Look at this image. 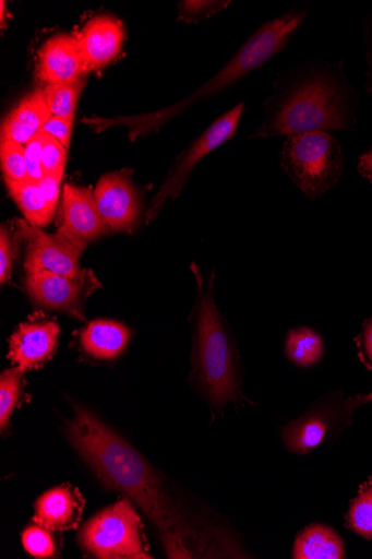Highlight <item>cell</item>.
I'll list each match as a JSON object with an SVG mask.
<instances>
[{
    "label": "cell",
    "mask_w": 372,
    "mask_h": 559,
    "mask_svg": "<svg viewBox=\"0 0 372 559\" xmlns=\"http://www.w3.org/2000/svg\"><path fill=\"white\" fill-rule=\"evenodd\" d=\"M308 16V9H292L269 22L263 23L214 78H211L191 95L173 106L135 117L94 118L85 119L83 122L95 129L96 132L115 126H124L129 128L131 140L157 131L199 104V102L224 92L284 52Z\"/></svg>",
    "instance_id": "3"
},
{
    "label": "cell",
    "mask_w": 372,
    "mask_h": 559,
    "mask_svg": "<svg viewBox=\"0 0 372 559\" xmlns=\"http://www.w3.org/2000/svg\"><path fill=\"white\" fill-rule=\"evenodd\" d=\"M85 78L73 84H51L43 90L44 98L52 117L74 119L79 96Z\"/></svg>",
    "instance_id": "22"
},
{
    "label": "cell",
    "mask_w": 372,
    "mask_h": 559,
    "mask_svg": "<svg viewBox=\"0 0 372 559\" xmlns=\"http://www.w3.org/2000/svg\"><path fill=\"white\" fill-rule=\"evenodd\" d=\"M346 546L331 526L311 524L302 530L293 544V559H343Z\"/></svg>",
    "instance_id": "19"
},
{
    "label": "cell",
    "mask_w": 372,
    "mask_h": 559,
    "mask_svg": "<svg viewBox=\"0 0 372 559\" xmlns=\"http://www.w3.org/2000/svg\"><path fill=\"white\" fill-rule=\"evenodd\" d=\"M197 281L195 340L193 365L197 382L215 405L225 406L240 395L236 355L223 319L218 312L214 293L205 290L202 276L192 266Z\"/></svg>",
    "instance_id": "4"
},
{
    "label": "cell",
    "mask_w": 372,
    "mask_h": 559,
    "mask_svg": "<svg viewBox=\"0 0 372 559\" xmlns=\"http://www.w3.org/2000/svg\"><path fill=\"white\" fill-rule=\"evenodd\" d=\"M10 194L25 216L36 228L47 226L55 217L58 203L52 201L38 182L5 179Z\"/></svg>",
    "instance_id": "20"
},
{
    "label": "cell",
    "mask_w": 372,
    "mask_h": 559,
    "mask_svg": "<svg viewBox=\"0 0 372 559\" xmlns=\"http://www.w3.org/2000/svg\"><path fill=\"white\" fill-rule=\"evenodd\" d=\"M99 286L91 271H82L75 278L50 273H34L27 274L26 280L28 294L41 307L69 313L79 320H84V301Z\"/></svg>",
    "instance_id": "9"
},
{
    "label": "cell",
    "mask_w": 372,
    "mask_h": 559,
    "mask_svg": "<svg viewBox=\"0 0 372 559\" xmlns=\"http://www.w3.org/2000/svg\"><path fill=\"white\" fill-rule=\"evenodd\" d=\"M10 231L7 227L0 228V283L5 284L11 280L13 255Z\"/></svg>",
    "instance_id": "31"
},
{
    "label": "cell",
    "mask_w": 372,
    "mask_h": 559,
    "mask_svg": "<svg viewBox=\"0 0 372 559\" xmlns=\"http://www.w3.org/2000/svg\"><path fill=\"white\" fill-rule=\"evenodd\" d=\"M25 146L28 178L32 182H39L44 177L41 167V136L38 133Z\"/></svg>",
    "instance_id": "29"
},
{
    "label": "cell",
    "mask_w": 372,
    "mask_h": 559,
    "mask_svg": "<svg viewBox=\"0 0 372 559\" xmlns=\"http://www.w3.org/2000/svg\"><path fill=\"white\" fill-rule=\"evenodd\" d=\"M41 136V167L45 177L63 178L68 148L57 139L40 132Z\"/></svg>",
    "instance_id": "24"
},
{
    "label": "cell",
    "mask_w": 372,
    "mask_h": 559,
    "mask_svg": "<svg viewBox=\"0 0 372 559\" xmlns=\"http://www.w3.org/2000/svg\"><path fill=\"white\" fill-rule=\"evenodd\" d=\"M364 43H365V61L368 71L365 74L364 91L367 94H372V14L368 19L364 26Z\"/></svg>",
    "instance_id": "32"
},
{
    "label": "cell",
    "mask_w": 372,
    "mask_h": 559,
    "mask_svg": "<svg viewBox=\"0 0 372 559\" xmlns=\"http://www.w3.org/2000/svg\"><path fill=\"white\" fill-rule=\"evenodd\" d=\"M362 346L367 358L372 364V319H369L363 324Z\"/></svg>",
    "instance_id": "34"
},
{
    "label": "cell",
    "mask_w": 372,
    "mask_h": 559,
    "mask_svg": "<svg viewBox=\"0 0 372 559\" xmlns=\"http://www.w3.org/2000/svg\"><path fill=\"white\" fill-rule=\"evenodd\" d=\"M83 507L84 500L76 490L69 486L57 487L37 499L34 522L57 532L75 528Z\"/></svg>",
    "instance_id": "16"
},
{
    "label": "cell",
    "mask_w": 372,
    "mask_h": 559,
    "mask_svg": "<svg viewBox=\"0 0 372 559\" xmlns=\"http://www.w3.org/2000/svg\"><path fill=\"white\" fill-rule=\"evenodd\" d=\"M359 104L360 94L348 80L344 62L305 61L276 74L253 138L355 131Z\"/></svg>",
    "instance_id": "2"
},
{
    "label": "cell",
    "mask_w": 372,
    "mask_h": 559,
    "mask_svg": "<svg viewBox=\"0 0 372 559\" xmlns=\"http://www.w3.org/2000/svg\"><path fill=\"white\" fill-rule=\"evenodd\" d=\"M0 160L5 179L14 181H29L25 146L13 140H2Z\"/></svg>",
    "instance_id": "25"
},
{
    "label": "cell",
    "mask_w": 372,
    "mask_h": 559,
    "mask_svg": "<svg viewBox=\"0 0 372 559\" xmlns=\"http://www.w3.org/2000/svg\"><path fill=\"white\" fill-rule=\"evenodd\" d=\"M79 542L98 558H152L146 552L141 519L129 499L92 518L81 530Z\"/></svg>",
    "instance_id": "6"
},
{
    "label": "cell",
    "mask_w": 372,
    "mask_h": 559,
    "mask_svg": "<svg viewBox=\"0 0 372 559\" xmlns=\"http://www.w3.org/2000/svg\"><path fill=\"white\" fill-rule=\"evenodd\" d=\"M74 119L50 117L41 132L57 139L67 148L70 147Z\"/></svg>",
    "instance_id": "30"
},
{
    "label": "cell",
    "mask_w": 372,
    "mask_h": 559,
    "mask_svg": "<svg viewBox=\"0 0 372 559\" xmlns=\"http://www.w3.org/2000/svg\"><path fill=\"white\" fill-rule=\"evenodd\" d=\"M50 117L43 90L36 91L26 96L5 119L2 140H13L26 145L41 132Z\"/></svg>",
    "instance_id": "17"
},
{
    "label": "cell",
    "mask_w": 372,
    "mask_h": 559,
    "mask_svg": "<svg viewBox=\"0 0 372 559\" xmlns=\"http://www.w3.org/2000/svg\"><path fill=\"white\" fill-rule=\"evenodd\" d=\"M347 521L353 532L372 539V478L361 485L350 504Z\"/></svg>",
    "instance_id": "23"
},
{
    "label": "cell",
    "mask_w": 372,
    "mask_h": 559,
    "mask_svg": "<svg viewBox=\"0 0 372 559\" xmlns=\"http://www.w3.org/2000/svg\"><path fill=\"white\" fill-rule=\"evenodd\" d=\"M0 12H2V19H0V20H2V24L4 25V23H5V17L4 16H5V13H7L5 12V2L0 3Z\"/></svg>",
    "instance_id": "35"
},
{
    "label": "cell",
    "mask_w": 372,
    "mask_h": 559,
    "mask_svg": "<svg viewBox=\"0 0 372 559\" xmlns=\"http://www.w3.org/2000/svg\"><path fill=\"white\" fill-rule=\"evenodd\" d=\"M21 235L27 240L25 270L27 274L50 273L79 277L81 250L61 234L49 235L24 222L20 223Z\"/></svg>",
    "instance_id": "10"
},
{
    "label": "cell",
    "mask_w": 372,
    "mask_h": 559,
    "mask_svg": "<svg viewBox=\"0 0 372 559\" xmlns=\"http://www.w3.org/2000/svg\"><path fill=\"white\" fill-rule=\"evenodd\" d=\"M371 400L372 393L348 400L333 396L323 399L284 428L285 445L292 453L310 452L321 445L339 424H345L357 406Z\"/></svg>",
    "instance_id": "8"
},
{
    "label": "cell",
    "mask_w": 372,
    "mask_h": 559,
    "mask_svg": "<svg viewBox=\"0 0 372 559\" xmlns=\"http://www.w3.org/2000/svg\"><path fill=\"white\" fill-rule=\"evenodd\" d=\"M243 111L244 104L242 102V104L237 105L218 118L184 150L173 166L166 183L154 197L147 213V223L156 217L169 198L173 200L179 198L190 175L201 160L211 154L212 151H215L235 136Z\"/></svg>",
    "instance_id": "7"
},
{
    "label": "cell",
    "mask_w": 372,
    "mask_h": 559,
    "mask_svg": "<svg viewBox=\"0 0 372 559\" xmlns=\"http://www.w3.org/2000/svg\"><path fill=\"white\" fill-rule=\"evenodd\" d=\"M280 166L308 199H321L343 176L341 144L326 131L287 136L280 151Z\"/></svg>",
    "instance_id": "5"
},
{
    "label": "cell",
    "mask_w": 372,
    "mask_h": 559,
    "mask_svg": "<svg viewBox=\"0 0 372 559\" xmlns=\"http://www.w3.org/2000/svg\"><path fill=\"white\" fill-rule=\"evenodd\" d=\"M324 350L322 336L309 328L293 329L287 335L285 345L287 358L298 367L315 366L322 360Z\"/></svg>",
    "instance_id": "21"
},
{
    "label": "cell",
    "mask_w": 372,
    "mask_h": 559,
    "mask_svg": "<svg viewBox=\"0 0 372 559\" xmlns=\"http://www.w3.org/2000/svg\"><path fill=\"white\" fill-rule=\"evenodd\" d=\"M229 2H183L180 5V20L194 21L206 19L225 10Z\"/></svg>",
    "instance_id": "28"
},
{
    "label": "cell",
    "mask_w": 372,
    "mask_h": 559,
    "mask_svg": "<svg viewBox=\"0 0 372 559\" xmlns=\"http://www.w3.org/2000/svg\"><path fill=\"white\" fill-rule=\"evenodd\" d=\"M130 338L131 332L125 325L108 320L89 323L81 335L85 352L98 360L118 358L128 346Z\"/></svg>",
    "instance_id": "18"
},
{
    "label": "cell",
    "mask_w": 372,
    "mask_h": 559,
    "mask_svg": "<svg viewBox=\"0 0 372 559\" xmlns=\"http://www.w3.org/2000/svg\"><path fill=\"white\" fill-rule=\"evenodd\" d=\"M97 209L113 231L132 230L141 214L140 199L130 179L116 173L101 177L94 190Z\"/></svg>",
    "instance_id": "12"
},
{
    "label": "cell",
    "mask_w": 372,
    "mask_h": 559,
    "mask_svg": "<svg viewBox=\"0 0 372 559\" xmlns=\"http://www.w3.org/2000/svg\"><path fill=\"white\" fill-rule=\"evenodd\" d=\"M63 222L59 234L79 250L109 233L97 209L94 192L88 188L65 185L63 189Z\"/></svg>",
    "instance_id": "11"
},
{
    "label": "cell",
    "mask_w": 372,
    "mask_h": 559,
    "mask_svg": "<svg viewBox=\"0 0 372 559\" xmlns=\"http://www.w3.org/2000/svg\"><path fill=\"white\" fill-rule=\"evenodd\" d=\"M37 75L51 84H73L85 78L76 36L61 34L49 38L39 49Z\"/></svg>",
    "instance_id": "13"
},
{
    "label": "cell",
    "mask_w": 372,
    "mask_h": 559,
    "mask_svg": "<svg viewBox=\"0 0 372 559\" xmlns=\"http://www.w3.org/2000/svg\"><path fill=\"white\" fill-rule=\"evenodd\" d=\"M67 436L104 485L128 495L157 527L170 557H190L196 532L161 479L124 439L81 405L67 424Z\"/></svg>",
    "instance_id": "1"
},
{
    "label": "cell",
    "mask_w": 372,
    "mask_h": 559,
    "mask_svg": "<svg viewBox=\"0 0 372 559\" xmlns=\"http://www.w3.org/2000/svg\"><path fill=\"white\" fill-rule=\"evenodd\" d=\"M24 548L37 558L55 556L58 545L50 530L36 524L27 527L22 536Z\"/></svg>",
    "instance_id": "27"
},
{
    "label": "cell",
    "mask_w": 372,
    "mask_h": 559,
    "mask_svg": "<svg viewBox=\"0 0 372 559\" xmlns=\"http://www.w3.org/2000/svg\"><path fill=\"white\" fill-rule=\"evenodd\" d=\"M59 336L55 322L22 324L12 336L9 358L23 372L35 368L55 350Z\"/></svg>",
    "instance_id": "15"
},
{
    "label": "cell",
    "mask_w": 372,
    "mask_h": 559,
    "mask_svg": "<svg viewBox=\"0 0 372 559\" xmlns=\"http://www.w3.org/2000/svg\"><path fill=\"white\" fill-rule=\"evenodd\" d=\"M85 73L110 64L121 52L124 29L120 21L111 16H96L76 35Z\"/></svg>",
    "instance_id": "14"
},
{
    "label": "cell",
    "mask_w": 372,
    "mask_h": 559,
    "mask_svg": "<svg viewBox=\"0 0 372 559\" xmlns=\"http://www.w3.org/2000/svg\"><path fill=\"white\" fill-rule=\"evenodd\" d=\"M358 170L362 177L372 183V146L360 157Z\"/></svg>",
    "instance_id": "33"
},
{
    "label": "cell",
    "mask_w": 372,
    "mask_h": 559,
    "mask_svg": "<svg viewBox=\"0 0 372 559\" xmlns=\"http://www.w3.org/2000/svg\"><path fill=\"white\" fill-rule=\"evenodd\" d=\"M23 371L7 370L0 377V427L7 428L20 396Z\"/></svg>",
    "instance_id": "26"
}]
</instances>
